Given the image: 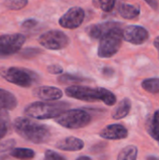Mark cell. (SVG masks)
I'll list each match as a JSON object with an SVG mask.
<instances>
[{
  "mask_svg": "<svg viewBox=\"0 0 159 160\" xmlns=\"http://www.w3.org/2000/svg\"><path fill=\"white\" fill-rule=\"evenodd\" d=\"M39 52H40V50H38V49H33V48L32 49H25L24 51H22V55L23 57L29 58V57H32V56L37 55Z\"/></svg>",
  "mask_w": 159,
  "mask_h": 160,
  "instance_id": "83f0119b",
  "label": "cell"
},
{
  "mask_svg": "<svg viewBox=\"0 0 159 160\" xmlns=\"http://www.w3.org/2000/svg\"><path fill=\"white\" fill-rule=\"evenodd\" d=\"M25 40V36L19 33L0 36V58H5L18 52Z\"/></svg>",
  "mask_w": 159,
  "mask_h": 160,
  "instance_id": "52a82bcc",
  "label": "cell"
},
{
  "mask_svg": "<svg viewBox=\"0 0 159 160\" xmlns=\"http://www.w3.org/2000/svg\"><path fill=\"white\" fill-rule=\"evenodd\" d=\"M9 119L6 112H0V140L3 139L8 132Z\"/></svg>",
  "mask_w": 159,
  "mask_h": 160,
  "instance_id": "7402d4cb",
  "label": "cell"
},
{
  "mask_svg": "<svg viewBox=\"0 0 159 160\" xmlns=\"http://www.w3.org/2000/svg\"><path fill=\"white\" fill-rule=\"evenodd\" d=\"M16 144V142L14 140H7L0 143V153L7 152L8 150H12L14 145Z\"/></svg>",
  "mask_w": 159,
  "mask_h": 160,
  "instance_id": "4316f807",
  "label": "cell"
},
{
  "mask_svg": "<svg viewBox=\"0 0 159 160\" xmlns=\"http://www.w3.org/2000/svg\"><path fill=\"white\" fill-rule=\"evenodd\" d=\"M47 69H48V72H50L51 74H60L63 72V68L59 65H51L48 67Z\"/></svg>",
  "mask_w": 159,
  "mask_h": 160,
  "instance_id": "f546056e",
  "label": "cell"
},
{
  "mask_svg": "<svg viewBox=\"0 0 159 160\" xmlns=\"http://www.w3.org/2000/svg\"><path fill=\"white\" fill-rule=\"evenodd\" d=\"M0 112H1V109H0Z\"/></svg>",
  "mask_w": 159,
  "mask_h": 160,
  "instance_id": "836d02e7",
  "label": "cell"
},
{
  "mask_svg": "<svg viewBox=\"0 0 159 160\" xmlns=\"http://www.w3.org/2000/svg\"><path fill=\"white\" fill-rule=\"evenodd\" d=\"M85 79L81 78V77H77V76H73L70 74H64L60 77H58V82L60 83H77V82H84Z\"/></svg>",
  "mask_w": 159,
  "mask_h": 160,
  "instance_id": "d4e9b609",
  "label": "cell"
},
{
  "mask_svg": "<svg viewBox=\"0 0 159 160\" xmlns=\"http://www.w3.org/2000/svg\"><path fill=\"white\" fill-rule=\"evenodd\" d=\"M123 38V31L119 28V26L111 29L100 38L97 55L101 58H109L113 56L119 51Z\"/></svg>",
  "mask_w": 159,
  "mask_h": 160,
  "instance_id": "5b68a950",
  "label": "cell"
},
{
  "mask_svg": "<svg viewBox=\"0 0 159 160\" xmlns=\"http://www.w3.org/2000/svg\"><path fill=\"white\" fill-rule=\"evenodd\" d=\"M0 76L11 82L21 87H30L38 81V76L26 68L10 67V68H0Z\"/></svg>",
  "mask_w": 159,
  "mask_h": 160,
  "instance_id": "277c9868",
  "label": "cell"
},
{
  "mask_svg": "<svg viewBox=\"0 0 159 160\" xmlns=\"http://www.w3.org/2000/svg\"><path fill=\"white\" fill-rule=\"evenodd\" d=\"M131 110V100L127 98L121 100L118 106L112 112V118L115 120H120L125 118Z\"/></svg>",
  "mask_w": 159,
  "mask_h": 160,
  "instance_id": "e0dca14e",
  "label": "cell"
},
{
  "mask_svg": "<svg viewBox=\"0 0 159 160\" xmlns=\"http://www.w3.org/2000/svg\"><path fill=\"white\" fill-rule=\"evenodd\" d=\"M55 147L62 151L76 152L82 150L84 147V142L76 137H67L58 141L55 144Z\"/></svg>",
  "mask_w": 159,
  "mask_h": 160,
  "instance_id": "4fadbf2b",
  "label": "cell"
},
{
  "mask_svg": "<svg viewBox=\"0 0 159 160\" xmlns=\"http://www.w3.org/2000/svg\"><path fill=\"white\" fill-rule=\"evenodd\" d=\"M128 135L127 129L120 124H113L103 128L99 136L106 140H123Z\"/></svg>",
  "mask_w": 159,
  "mask_h": 160,
  "instance_id": "8fae6325",
  "label": "cell"
},
{
  "mask_svg": "<svg viewBox=\"0 0 159 160\" xmlns=\"http://www.w3.org/2000/svg\"><path fill=\"white\" fill-rule=\"evenodd\" d=\"M84 19V11L79 7H73L69 8L60 19L59 24L64 28L74 29L79 27Z\"/></svg>",
  "mask_w": 159,
  "mask_h": 160,
  "instance_id": "9c48e42d",
  "label": "cell"
},
{
  "mask_svg": "<svg viewBox=\"0 0 159 160\" xmlns=\"http://www.w3.org/2000/svg\"><path fill=\"white\" fill-rule=\"evenodd\" d=\"M93 4L97 8L109 12L114 8L115 0H93Z\"/></svg>",
  "mask_w": 159,
  "mask_h": 160,
  "instance_id": "603a6c76",
  "label": "cell"
},
{
  "mask_svg": "<svg viewBox=\"0 0 159 160\" xmlns=\"http://www.w3.org/2000/svg\"><path fill=\"white\" fill-rule=\"evenodd\" d=\"M67 97L82 101H102L108 106H113L116 102V97L110 90L97 87L92 88L82 85H71L66 89Z\"/></svg>",
  "mask_w": 159,
  "mask_h": 160,
  "instance_id": "7a4b0ae2",
  "label": "cell"
},
{
  "mask_svg": "<svg viewBox=\"0 0 159 160\" xmlns=\"http://www.w3.org/2000/svg\"><path fill=\"white\" fill-rule=\"evenodd\" d=\"M158 143H159V142H158Z\"/></svg>",
  "mask_w": 159,
  "mask_h": 160,
  "instance_id": "e575fe53",
  "label": "cell"
},
{
  "mask_svg": "<svg viewBox=\"0 0 159 160\" xmlns=\"http://www.w3.org/2000/svg\"><path fill=\"white\" fill-rule=\"evenodd\" d=\"M148 133L151 135L152 138H154L157 142H159V110H157L153 117L148 122Z\"/></svg>",
  "mask_w": 159,
  "mask_h": 160,
  "instance_id": "ac0fdd59",
  "label": "cell"
},
{
  "mask_svg": "<svg viewBox=\"0 0 159 160\" xmlns=\"http://www.w3.org/2000/svg\"><path fill=\"white\" fill-rule=\"evenodd\" d=\"M44 160H67V158L52 150H47L44 154Z\"/></svg>",
  "mask_w": 159,
  "mask_h": 160,
  "instance_id": "484cf974",
  "label": "cell"
},
{
  "mask_svg": "<svg viewBox=\"0 0 159 160\" xmlns=\"http://www.w3.org/2000/svg\"><path fill=\"white\" fill-rule=\"evenodd\" d=\"M151 8H153L154 9H157V7H158V3H157V0H144Z\"/></svg>",
  "mask_w": 159,
  "mask_h": 160,
  "instance_id": "4dcf8cb0",
  "label": "cell"
},
{
  "mask_svg": "<svg viewBox=\"0 0 159 160\" xmlns=\"http://www.w3.org/2000/svg\"><path fill=\"white\" fill-rule=\"evenodd\" d=\"M142 86L148 93H151V94L159 93V80L157 78L144 80L142 82Z\"/></svg>",
  "mask_w": 159,
  "mask_h": 160,
  "instance_id": "44dd1931",
  "label": "cell"
},
{
  "mask_svg": "<svg viewBox=\"0 0 159 160\" xmlns=\"http://www.w3.org/2000/svg\"><path fill=\"white\" fill-rule=\"evenodd\" d=\"M118 10H119L120 15L124 19H127V20L135 19L141 13V8L139 6L131 5V4H126V3H122L119 6Z\"/></svg>",
  "mask_w": 159,
  "mask_h": 160,
  "instance_id": "2e32d148",
  "label": "cell"
},
{
  "mask_svg": "<svg viewBox=\"0 0 159 160\" xmlns=\"http://www.w3.org/2000/svg\"><path fill=\"white\" fill-rule=\"evenodd\" d=\"M37 24V21L35 19H28L25 20L22 23V27L25 28V29H31L33 27H35Z\"/></svg>",
  "mask_w": 159,
  "mask_h": 160,
  "instance_id": "f1b7e54d",
  "label": "cell"
},
{
  "mask_svg": "<svg viewBox=\"0 0 159 160\" xmlns=\"http://www.w3.org/2000/svg\"><path fill=\"white\" fill-rule=\"evenodd\" d=\"M120 24L118 22H103V23H98V24H93L90 25L86 28L87 34L93 38H101L107 32H109L111 29L119 26Z\"/></svg>",
  "mask_w": 159,
  "mask_h": 160,
  "instance_id": "5bb4252c",
  "label": "cell"
},
{
  "mask_svg": "<svg viewBox=\"0 0 159 160\" xmlns=\"http://www.w3.org/2000/svg\"><path fill=\"white\" fill-rule=\"evenodd\" d=\"M10 156L20 160H30L35 158V152L29 148H15L10 151Z\"/></svg>",
  "mask_w": 159,
  "mask_h": 160,
  "instance_id": "d6986e66",
  "label": "cell"
},
{
  "mask_svg": "<svg viewBox=\"0 0 159 160\" xmlns=\"http://www.w3.org/2000/svg\"><path fill=\"white\" fill-rule=\"evenodd\" d=\"M91 121L88 112L81 109L68 110L55 118V122L68 129H78L86 127Z\"/></svg>",
  "mask_w": 159,
  "mask_h": 160,
  "instance_id": "8992f818",
  "label": "cell"
},
{
  "mask_svg": "<svg viewBox=\"0 0 159 160\" xmlns=\"http://www.w3.org/2000/svg\"><path fill=\"white\" fill-rule=\"evenodd\" d=\"M154 45H155V47L157 49V51H158L159 52V37L156 38V39H155V41H154Z\"/></svg>",
  "mask_w": 159,
  "mask_h": 160,
  "instance_id": "1f68e13d",
  "label": "cell"
},
{
  "mask_svg": "<svg viewBox=\"0 0 159 160\" xmlns=\"http://www.w3.org/2000/svg\"><path fill=\"white\" fill-rule=\"evenodd\" d=\"M16 97L5 89L0 88V109L4 111H12L17 107Z\"/></svg>",
  "mask_w": 159,
  "mask_h": 160,
  "instance_id": "9a60e30c",
  "label": "cell"
},
{
  "mask_svg": "<svg viewBox=\"0 0 159 160\" xmlns=\"http://www.w3.org/2000/svg\"><path fill=\"white\" fill-rule=\"evenodd\" d=\"M40 45L48 50H61L68 45L67 36L59 30H51L45 32L38 38Z\"/></svg>",
  "mask_w": 159,
  "mask_h": 160,
  "instance_id": "ba28073f",
  "label": "cell"
},
{
  "mask_svg": "<svg viewBox=\"0 0 159 160\" xmlns=\"http://www.w3.org/2000/svg\"><path fill=\"white\" fill-rule=\"evenodd\" d=\"M76 160H92L89 157H85V156H83V157H80V158H78Z\"/></svg>",
  "mask_w": 159,
  "mask_h": 160,
  "instance_id": "d6a6232c",
  "label": "cell"
},
{
  "mask_svg": "<svg viewBox=\"0 0 159 160\" xmlns=\"http://www.w3.org/2000/svg\"><path fill=\"white\" fill-rule=\"evenodd\" d=\"M33 95L45 101H54L63 97V92L53 86H38L33 90Z\"/></svg>",
  "mask_w": 159,
  "mask_h": 160,
  "instance_id": "7c38bea8",
  "label": "cell"
},
{
  "mask_svg": "<svg viewBox=\"0 0 159 160\" xmlns=\"http://www.w3.org/2000/svg\"><path fill=\"white\" fill-rule=\"evenodd\" d=\"M123 38L125 40H127L132 44L140 45L148 39L149 33L142 26L129 25V26L126 27L125 30L123 31Z\"/></svg>",
  "mask_w": 159,
  "mask_h": 160,
  "instance_id": "30bf717a",
  "label": "cell"
},
{
  "mask_svg": "<svg viewBox=\"0 0 159 160\" xmlns=\"http://www.w3.org/2000/svg\"><path fill=\"white\" fill-rule=\"evenodd\" d=\"M12 126L18 135L36 144L45 143L51 138V131L47 126L25 117L16 118L13 121Z\"/></svg>",
  "mask_w": 159,
  "mask_h": 160,
  "instance_id": "6da1fadb",
  "label": "cell"
},
{
  "mask_svg": "<svg viewBox=\"0 0 159 160\" xmlns=\"http://www.w3.org/2000/svg\"><path fill=\"white\" fill-rule=\"evenodd\" d=\"M69 104L60 101H37L27 105L23 111L28 117L45 120L56 118L67 111Z\"/></svg>",
  "mask_w": 159,
  "mask_h": 160,
  "instance_id": "3957f363",
  "label": "cell"
},
{
  "mask_svg": "<svg viewBox=\"0 0 159 160\" xmlns=\"http://www.w3.org/2000/svg\"><path fill=\"white\" fill-rule=\"evenodd\" d=\"M137 158L138 148L135 145H127L120 151L117 160H137Z\"/></svg>",
  "mask_w": 159,
  "mask_h": 160,
  "instance_id": "ffe728a7",
  "label": "cell"
},
{
  "mask_svg": "<svg viewBox=\"0 0 159 160\" xmlns=\"http://www.w3.org/2000/svg\"><path fill=\"white\" fill-rule=\"evenodd\" d=\"M28 4V0H5V6L11 10H19Z\"/></svg>",
  "mask_w": 159,
  "mask_h": 160,
  "instance_id": "cb8c5ba5",
  "label": "cell"
}]
</instances>
